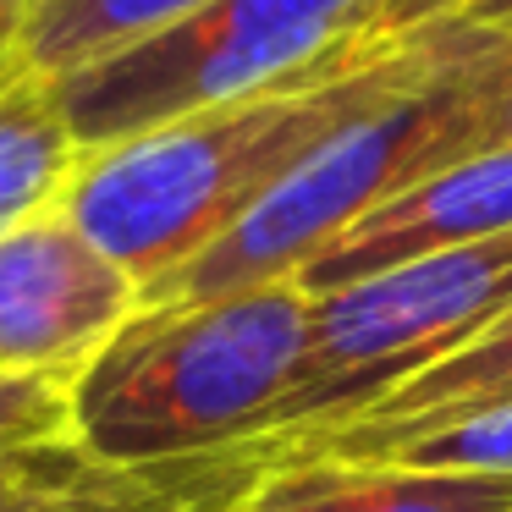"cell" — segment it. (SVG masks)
<instances>
[{
  "mask_svg": "<svg viewBox=\"0 0 512 512\" xmlns=\"http://www.w3.org/2000/svg\"><path fill=\"white\" fill-rule=\"evenodd\" d=\"M72 446V391L0 369V457Z\"/></svg>",
  "mask_w": 512,
  "mask_h": 512,
  "instance_id": "obj_14",
  "label": "cell"
},
{
  "mask_svg": "<svg viewBox=\"0 0 512 512\" xmlns=\"http://www.w3.org/2000/svg\"><path fill=\"white\" fill-rule=\"evenodd\" d=\"M309 309L298 281L138 309L72 380V446L105 468H171L270 441Z\"/></svg>",
  "mask_w": 512,
  "mask_h": 512,
  "instance_id": "obj_2",
  "label": "cell"
},
{
  "mask_svg": "<svg viewBox=\"0 0 512 512\" xmlns=\"http://www.w3.org/2000/svg\"><path fill=\"white\" fill-rule=\"evenodd\" d=\"M468 0H375L364 17V34H408L419 23H435V17L463 12Z\"/></svg>",
  "mask_w": 512,
  "mask_h": 512,
  "instance_id": "obj_15",
  "label": "cell"
},
{
  "mask_svg": "<svg viewBox=\"0 0 512 512\" xmlns=\"http://www.w3.org/2000/svg\"><path fill=\"white\" fill-rule=\"evenodd\" d=\"M452 39L457 17L408 34H358L331 61L270 89L89 149L61 210L149 298L254 215L325 138L441 67Z\"/></svg>",
  "mask_w": 512,
  "mask_h": 512,
  "instance_id": "obj_1",
  "label": "cell"
},
{
  "mask_svg": "<svg viewBox=\"0 0 512 512\" xmlns=\"http://www.w3.org/2000/svg\"><path fill=\"white\" fill-rule=\"evenodd\" d=\"M507 397H512V309L501 320H490L474 342H463L457 353L408 375L397 391H386L375 408H364L347 424H402V419H430V413L485 408V402H507Z\"/></svg>",
  "mask_w": 512,
  "mask_h": 512,
  "instance_id": "obj_13",
  "label": "cell"
},
{
  "mask_svg": "<svg viewBox=\"0 0 512 512\" xmlns=\"http://www.w3.org/2000/svg\"><path fill=\"white\" fill-rule=\"evenodd\" d=\"M254 446L171 468H105L78 446L0 457V512H204L226 507L254 474Z\"/></svg>",
  "mask_w": 512,
  "mask_h": 512,
  "instance_id": "obj_9",
  "label": "cell"
},
{
  "mask_svg": "<svg viewBox=\"0 0 512 512\" xmlns=\"http://www.w3.org/2000/svg\"><path fill=\"white\" fill-rule=\"evenodd\" d=\"M204 512H232V501H226V507H204Z\"/></svg>",
  "mask_w": 512,
  "mask_h": 512,
  "instance_id": "obj_20",
  "label": "cell"
},
{
  "mask_svg": "<svg viewBox=\"0 0 512 512\" xmlns=\"http://www.w3.org/2000/svg\"><path fill=\"white\" fill-rule=\"evenodd\" d=\"M23 6H28V0H0V17H12V23H17V17H23Z\"/></svg>",
  "mask_w": 512,
  "mask_h": 512,
  "instance_id": "obj_19",
  "label": "cell"
},
{
  "mask_svg": "<svg viewBox=\"0 0 512 512\" xmlns=\"http://www.w3.org/2000/svg\"><path fill=\"white\" fill-rule=\"evenodd\" d=\"M232 512H512V474L364 463L325 452H259Z\"/></svg>",
  "mask_w": 512,
  "mask_h": 512,
  "instance_id": "obj_8",
  "label": "cell"
},
{
  "mask_svg": "<svg viewBox=\"0 0 512 512\" xmlns=\"http://www.w3.org/2000/svg\"><path fill=\"white\" fill-rule=\"evenodd\" d=\"M12 34H17V23H12V17H0V56L12 50Z\"/></svg>",
  "mask_w": 512,
  "mask_h": 512,
  "instance_id": "obj_17",
  "label": "cell"
},
{
  "mask_svg": "<svg viewBox=\"0 0 512 512\" xmlns=\"http://www.w3.org/2000/svg\"><path fill=\"white\" fill-rule=\"evenodd\" d=\"M512 309V232L408 259L314 298L298 386L270 441L347 424ZM265 446V441H259Z\"/></svg>",
  "mask_w": 512,
  "mask_h": 512,
  "instance_id": "obj_5",
  "label": "cell"
},
{
  "mask_svg": "<svg viewBox=\"0 0 512 512\" xmlns=\"http://www.w3.org/2000/svg\"><path fill=\"white\" fill-rule=\"evenodd\" d=\"M193 6H204V0H28L17 17L12 50L45 78H67V72L177 23Z\"/></svg>",
  "mask_w": 512,
  "mask_h": 512,
  "instance_id": "obj_12",
  "label": "cell"
},
{
  "mask_svg": "<svg viewBox=\"0 0 512 512\" xmlns=\"http://www.w3.org/2000/svg\"><path fill=\"white\" fill-rule=\"evenodd\" d=\"M259 452H325L364 463L463 468V474H512V397L463 413H430L402 424H331V430L265 441Z\"/></svg>",
  "mask_w": 512,
  "mask_h": 512,
  "instance_id": "obj_11",
  "label": "cell"
},
{
  "mask_svg": "<svg viewBox=\"0 0 512 512\" xmlns=\"http://www.w3.org/2000/svg\"><path fill=\"white\" fill-rule=\"evenodd\" d=\"M138 309L144 287L67 210L0 232V369L72 391Z\"/></svg>",
  "mask_w": 512,
  "mask_h": 512,
  "instance_id": "obj_6",
  "label": "cell"
},
{
  "mask_svg": "<svg viewBox=\"0 0 512 512\" xmlns=\"http://www.w3.org/2000/svg\"><path fill=\"white\" fill-rule=\"evenodd\" d=\"M501 144H512V94H507V105H501Z\"/></svg>",
  "mask_w": 512,
  "mask_h": 512,
  "instance_id": "obj_18",
  "label": "cell"
},
{
  "mask_svg": "<svg viewBox=\"0 0 512 512\" xmlns=\"http://www.w3.org/2000/svg\"><path fill=\"white\" fill-rule=\"evenodd\" d=\"M375 0H204L177 23L56 78L83 155L309 72L364 34Z\"/></svg>",
  "mask_w": 512,
  "mask_h": 512,
  "instance_id": "obj_4",
  "label": "cell"
},
{
  "mask_svg": "<svg viewBox=\"0 0 512 512\" xmlns=\"http://www.w3.org/2000/svg\"><path fill=\"white\" fill-rule=\"evenodd\" d=\"M83 166V144L61 111L56 78L0 56V232L61 210Z\"/></svg>",
  "mask_w": 512,
  "mask_h": 512,
  "instance_id": "obj_10",
  "label": "cell"
},
{
  "mask_svg": "<svg viewBox=\"0 0 512 512\" xmlns=\"http://www.w3.org/2000/svg\"><path fill=\"white\" fill-rule=\"evenodd\" d=\"M457 17H474V23H490V28H507L512 34V0H468Z\"/></svg>",
  "mask_w": 512,
  "mask_h": 512,
  "instance_id": "obj_16",
  "label": "cell"
},
{
  "mask_svg": "<svg viewBox=\"0 0 512 512\" xmlns=\"http://www.w3.org/2000/svg\"><path fill=\"white\" fill-rule=\"evenodd\" d=\"M507 232H512V144H496L402 188L380 210H369L342 237H331L292 281L309 298H320V292L380 276L391 265L430 259L468 243H490V237H507Z\"/></svg>",
  "mask_w": 512,
  "mask_h": 512,
  "instance_id": "obj_7",
  "label": "cell"
},
{
  "mask_svg": "<svg viewBox=\"0 0 512 512\" xmlns=\"http://www.w3.org/2000/svg\"><path fill=\"white\" fill-rule=\"evenodd\" d=\"M457 17V12H452ZM512 94V34L457 17V39L435 72L391 94L369 116L325 138L254 215L210 254L155 287L149 303H199L226 292L292 281L331 237L397 199L402 188L501 144V105Z\"/></svg>",
  "mask_w": 512,
  "mask_h": 512,
  "instance_id": "obj_3",
  "label": "cell"
}]
</instances>
